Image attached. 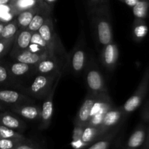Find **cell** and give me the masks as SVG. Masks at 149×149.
Instances as JSON below:
<instances>
[{
	"label": "cell",
	"instance_id": "obj_1",
	"mask_svg": "<svg viewBox=\"0 0 149 149\" xmlns=\"http://www.w3.org/2000/svg\"><path fill=\"white\" fill-rule=\"evenodd\" d=\"M90 17L96 42L98 47L102 48L113 41L109 1L106 0L99 5L90 9Z\"/></svg>",
	"mask_w": 149,
	"mask_h": 149
},
{
	"label": "cell",
	"instance_id": "obj_2",
	"mask_svg": "<svg viewBox=\"0 0 149 149\" xmlns=\"http://www.w3.org/2000/svg\"><path fill=\"white\" fill-rule=\"evenodd\" d=\"M61 71L52 74H36L29 85L23 88V93L30 97L44 100L48 95L52 87L62 75Z\"/></svg>",
	"mask_w": 149,
	"mask_h": 149
},
{
	"label": "cell",
	"instance_id": "obj_3",
	"mask_svg": "<svg viewBox=\"0 0 149 149\" xmlns=\"http://www.w3.org/2000/svg\"><path fill=\"white\" fill-rule=\"evenodd\" d=\"M38 32L46 42L49 55L56 57L61 60L68 59L66 51L61 43L58 33L55 31L52 17H49L45 21L38 30Z\"/></svg>",
	"mask_w": 149,
	"mask_h": 149
},
{
	"label": "cell",
	"instance_id": "obj_4",
	"mask_svg": "<svg viewBox=\"0 0 149 149\" xmlns=\"http://www.w3.org/2000/svg\"><path fill=\"white\" fill-rule=\"evenodd\" d=\"M85 81L88 93L96 97L109 93L104 77L93 58L87 63L85 67Z\"/></svg>",
	"mask_w": 149,
	"mask_h": 149
},
{
	"label": "cell",
	"instance_id": "obj_5",
	"mask_svg": "<svg viewBox=\"0 0 149 149\" xmlns=\"http://www.w3.org/2000/svg\"><path fill=\"white\" fill-rule=\"evenodd\" d=\"M68 64H69L71 72L76 76L82 74L87 65V52H86L85 40H84V31L81 30L79 33L75 47L68 55Z\"/></svg>",
	"mask_w": 149,
	"mask_h": 149
},
{
	"label": "cell",
	"instance_id": "obj_6",
	"mask_svg": "<svg viewBox=\"0 0 149 149\" xmlns=\"http://www.w3.org/2000/svg\"><path fill=\"white\" fill-rule=\"evenodd\" d=\"M149 87V67L146 69L139 85L133 94L122 106L125 118L140 107L146 96Z\"/></svg>",
	"mask_w": 149,
	"mask_h": 149
},
{
	"label": "cell",
	"instance_id": "obj_7",
	"mask_svg": "<svg viewBox=\"0 0 149 149\" xmlns=\"http://www.w3.org/2000/svg\"><path fill=\"white\" fill-rule=\"evenodd\" d=\"M125 119V116L124 115L122 106L116 107L113 106V107L111 108L104 115L101 125L99 127L100 137L114 128L118 125L122 123Z\"/></svg>",
	"mask_w": 149,
	"mask_h": 149
},
{
	"label": "cell",
	"instance_id": "obj_8",
	"mask_svg": "<svg viewBox=\"0 0 149 149\" xmlns=\"http://www.w3.org/2000/svg\"><path fill=\"white\" fill-rule=\"evenodd\" d=\"M60 79H58L52 87L50 93L44 99L42 106H41V115L39 119V128L41 130H45L48 128L52 122V115H53V99L55 90L58 87Z\"/></svg>",
	"mask_w": 149,
	"mask_h": 149
},
{
	"label": "cell",
	"instance_id": "obj_9",
	"mask_svg": "<svg viewBox=\"0 0 149 149\" xmlns=\"http://www.w3.org/2000/svg\"><path fill=\"white\" fill-rule=\"evenodd\" d=\"M119 52L116 43L112 41L101 48L100 60L103 66L109 71H113L116 68L119 59Z\"/></svg>",
	"mask_w": 149,
	"mask_h": 149
},
{
	"label": "cell",
	"instance_id": "obj_10",
	"mask_svg": "<svg viewBox=\"0 0 149 149\" xmlns=\"http://www.w3.org/2000/svg\"><path fill=\"white\" fill-rule=\"evenodd\" d=\"M33 103V99L24 93L13 90H0V103L3 105L13 106Z\"/></svg>",
	"mask_w": 149,
	"mask_h": 149
},
{
	"label": "cell",
	"instance_id": "obj_11",
	"mask_svg": "<svg viewBox=\"0 0 149 149\" xmlns=\"http://www.w3.org/2000/svg\"><path fill=\"white\" fill-rule=\"evenodd\" d=\"M62 63V60L60 58L48 55L35 65L34 74H52L61 71V69L63 68Z\"/></svg>",
	"mask_w": 149,
	"mask_h": 149
},
{
	"label": "cell",
	"instance_id": "obj_12",
	"mask_svg": "<svg viewBox=\"0 0 149 149\" xmlns=\"http://www.w3.org/2000/svg\"><path fill=\"white\" fill-rule=\"evenodd\" d=\"M95 98V95L87 93V96L83 101L80 109H79L77 116L74 119V125H83V126H86L87 125L90 120L92 109H93Z\"/></svg>",
	"mask_w": 149,
	"mask_h": 149
},
{
	"label": "cell",
	"instance_id": "obj_13",
	"mask_svg": "<svg viewBox=\"0 0 149 149\" xmlns=\"http://www.w3.org/2000/svg\"><path fill=\"white\" fill-rule=\"evenodd\" d=\"M11 111L29 121L39 120L41 115V106L33 103H24L11 106Z\"/></svg>",
	"mask_w": 149,
	"mask_h": 149
},
{
	"label": "cell",
	"instance_id": "obj_14",
	"mask_svg": "<svg viewBox=\"0 0 149 149\" xmlns=\"http://www.w3.org/2000/svg\"><path fill=\"white\" fill-rule=\"evenodd\" d=\"M49 55L47 51H33L29 48L20 51L12 56L16 61L35 65L45 58Z\"/></svg>",
	"mask_w": 149,
	"mask_h": 149
},
{
	"label": "cell",
	"instance_id": "obj_15",
	"mask_svg": "<svg viewBox=\"0 0 149 149\" xmlns=\"http://www.w3.org/2000/svg\"><path fill=\"white\" fill-rule=\"evenodd\" d=\"M32 34L33 32L28 29H18L13 41L10 55L13 56L20 51L28 49L30 46Z\"/></svg>",
	"mask_w": 149,
	"mask_h": 149
},
{
	"label": "cell",
	"instance_id": "obj_16",
	"mask_svg": "<svg viewBox=\"0 0 149 149\" xmlns=\"http://www.w3.org/2000/svg\"><path fill=\"white\" fill-rule=\"evenodd\" d=\"M51 13H52V10L45 4H42L39 7V10L36 12L35 15L33 16L30 24L28 26V30L32 32L38 31V30L45 23V21L49 17H52Z\"/></svg>",
	"mask_w": 149,
	"mask_h": 149
},
{
	"label": "cell",
	"instance_id": "obj_17",
	"mask_svg": "<svg viewBox=\"0 0 149 149\" xmlns=\"http://www.w3.org/2000/svg\"><path fill=\"white\" fill-rule=\"evenodd\" d=\"M122 123L119 124L117 126L115 127L110 131L106 132L101 137L97 138L95 142H93L91 145L88 146L87 148L89 149H107L111 146L112 143H113V141L115 139L116 134L120 130L121 127H122Z\"/></svg>",
	"mask_w": 149,
	"mask_h": 149
},
{
	"label": "cell",
	"instance_id": "obj_18",
	"mask_svg": "<svg viewBox=\"0 0 149 149\" xmlns=\"http://www.w3.org/2000/svg\"><path fill=\"white\" fill-rule=\"evenodd\" d=\"M0 125L18 132H23L26 128V123L10 112L0 113Z\"/></svg>",
	"mask_w": 149,
	"mask_h": 149
},
{
	"label": "cell",
	"instance_id": "obj_19",
	"mask_svg": "<svg viewBox=\"0 0 149 149\" xmlns=\"http://www.w3.org/2000/svg\"><path fill=\"white\" fill-rule=\"evenodd\" d=\"M147 129L143 124L138 125L135 130L128 141L125 143L124 148L127 149H135L140 148L144 143L146 137Z\"/></svg>",
	"mask_w": 149,
	"mask_h": 149
},
{
	"label": "cell",
	"instance_id": "obj_20",
	"mask_svg": "<svg viewBox=\"0 0 149 149\" xmlns=\"http://www.w3.org/2000/svg\"><path fill=\"white\" fill-rule=\"evenodd\" d=\"M7 68L12 77L15 79L26 77L29 74H34L35 65L15 61L9 64Z\"/></svg>",
	"mask_w": 149,
	"mask_h": 149
},
{
	"label": "cell",
	"instance_id": "obj_21",
	"mask_svg": "<svg viewBox=\"0 0 149 149\" xmlns=\"http://www.w3.org/2000/svg\"><path fill=\"white\" fill-rule=\"evenodd\" d=\"M44 4L41 0H13L10 2L13 15H17L24 10L35 8Z\"/></svg>",
	"mask_w": 149,
	"mask_h": 149
},
{
	"label": "cell",
	"instance_id": "obj_22",
	"mask_svg": "<svg viewBox=\"0 0 149 149\" xmlns=\"http://www.w3.org/2000/svg\"><path fill=\"white\" fill-rule=\"evenodd\" d=\"M99 137H100V130L98 127H94L88 125H86L84 128L81 138L84 148L91 145Z\"/></svg>",
	"mask_w": 149,
	"mask_h": 149
},
{
	"label": "cell",
	"instance_id": "obj_23",
	"mask_svg": "<svg viewBox=\"0 0 149 149\" xmlns=\"http://www.w3.org/2000/svg\"><path fill=\"white\" fill-rule=\"evenodd\" d=\"M39 7L24 10V11L20 12L16 15L15 20L17 21L19 29H27L28 26L30 24L33 16L35 15L36 12L39 10Z\"/></svg>",
	"mask_w": 149,
	"mask_h": 149
},
{
	"label": "cell",
	"instance_id": "obj_24",
	"mask_svg": "<svg viewBox=\"0 0 149 149\" xmlns=\"http://www.w3.org/2000/svg\"><path fill=\"white\" fill-rule=\"evenodd\" d=\"M148 31V26L144 19L135 18L132 25V36L136 42H141L147 35Z\"/></svg>",
	"mask_w": 149,
	"mask_h": 149
},
{
	"label": "cell",
	"instance_id": "obj_25",
	"mask_svg": "<svg viewBox=\"0 0 149 149\" xmlns=\"http://www.w3.org/2000/svg\"><path fill=\"white\" fill-rule=\"evenodd\" d=\"M18 29L19 28L15 18L12 20L11 21L6 23L0 33V40L14 38Z\"/></svg>",
	"mask_w": 149,
	"mask_h": 149
},
{
	"label": "cell",
	"instance_id": "obj_26",
	"mask_svg": "<svg viewBox=\"0 0 149 149\" xmlns=\"http://www.w3.org/2000/svg\"><path fill=\"white\" fill-rule=\"evenodd\" d=\"M149 10L148 0H139L132 7V13L135 18L145 19L148 16Z\"/></svg>",
	"mask_w": 149,
	"mask_h": 149
},
{
	"label": "cell",
	"instance_id": "obj_27",
	"mask_svg": "<svg viewBox=\"0 0 149 149\" xmlns=\"http://www.w3.org/2000/svg\"><path fill=\"white\" fill-rule=\"evenodd\" d=\"M4 138H10V139H17L23 141V140L28 139L20 132L11 129V128L7 127L5 126L0 125V139H4Z\"/></svg>",
	"mask_w": 149,
	"mask_h": 149
},
{
	"label": "cell",
	"instance_id": "obj_28",
	"mask_svg": "<svg viewBox=\"0 0 149 149\" xmlns=\"http://www.w3.org/2000/svg\"><path fill=\"white\" fill-rule=\"evenodd\" d=\"M85 126L83 125H74V130H73L72 135V143L71 146L73 148H84L82 142H81V135H82L83 130Z\"/></svg>",
	"mask_w": 149,
	"mask_h": 149
},
{
	"label": "cell",
	"instance_id": "obj_29",
	"mask_svg": "<svg viewBox=\"0 0 149 149\" xmlns=\"http://www.w3.org/2000/svg\"><path fill=\"white\" fill-rule=\"evenodd\" d=\"M30 45H34V46L37 47L41 50L47 51L49 52L46 42L42 39V37L41 36V35L39 34L38 31L33 32L31 39Z\"/></svg>",
	"mask_w": 149,
	"mask_h": 149
},
{
	"label": "cell",
	"instance_id": "obj_30",
	"mask_svg": "<svg viewBox=\"0 0 149 149\" xmlns=\"http://www.w3.org/2000/svg\"><path fill=\"white\" fill-rule=\"evenodd\" d=\"M14 79L10 74L7 66L0 64V84H6L11 82Z\"/></svg>",
	"mask_w": 149,
	"mask_h": 149
},
{
	"label": "cell",
	"instance_id": "obj_31",
	"mask_svg": "<svg viewBox=\"0 0 149 149\" xmlns=\"http://www.w3.org/2000/svg\"><path fill=\"white\" fill-rule=\"evenodd\" d=\"M20 141H22L10 138L0 139V149H15Z\"/></svg>",
	"mask_w": 149,
	"mask_h": 149
},
{
	"label": "cell",
	"instance_id": "obj_32",
	"mask_svg": "<svg viewBox=\"0 0 149 149\" xmlns=\"http://www.w3.org/2000/svg\"><path fill=\"white\" fill-rule=\"evenodd\" d=\"M42 148L40 144L28 138L20 141L15 149H40Z\"/></svg>",
	"mask_w": 149,
	"mask_h": 149
},
{
	"label": "cell",
	"instance_id": "obj_33",
	"mask_svg": "<svg viewBox=\"0 0 149 149\" xmlns=\"http://www.w3.org/2000/svg\"><path fill=\"white\" fill-rule=\"evenodd\" d=\"M14 38L0 40V58L5 55L13 46Z\"/></svg>",
	"mask_w": 149,
	"mask_h": 149
},
{
	"label": "cell",
	"instance_id": "obj_34",
	"mask_svg": "<svg viewBox=\"0 0 149 149\" xmlns=\"http://www.w3.org/2000/svg\"><path fill=\"white\" fill-rule=\"evenodd\" d=\"M141 118L144 122H149V100L143 108L141 111Z\"/></svg>",
	"mask_w": 149,
	"mask_h": 149
},
{
	"label": "cell",
	"instance_id": "obj_35",
	"mask_svg": "<svg viewBox=\"0 0 149 149\" xmlns=\"http://www.w3.org/2000/svg\"><path fill=\"white\" fill-rule=\"evenodd\" d=\"M105 1H106V0H88V4L90 9H92L93 7H96V6L99 5V4H101L102 2Z\"/></svg>",
	"mask_w": 149,
	"mask_h": 149
},
{
	"label": "cell",
	"instance_id": "obj_36",
	"mask_svg": "<svg viewBox=\"0 0 149 149\" xmlns=\"http://www.w3.org/2000/svg\"><path fill=\"white\" fill-rule=\"evenodd\" d=\"M143 149H149V127L146 132V140L144 143L141 146Z\"/></svg>",
	"mask_w": 149,
	"mask_h": 149
},
{
	"label": "cell",
	"instance_id": "obj_37",
	"mask_svg": "<svg viewBox=\"0 0 149 149\" xmlns=\"http://www.w3.org/2000/svg\"><path fill=\"white\" fill-rule=\"evenodd\" d=\"M119 1H122V2H124L125 4H126L127 5L130 6V7H132L138 1H139V0H119Z\"/></svg>",
	"mask_w": 149,
	"mask_h": 149
},
{
	"label": "cell",
	"instance_id": "obj_38",
	"mask_svg": "<svg viewBox=\"0 0 149 149\" xmlns=\"http://www.w3.org/2000/svg\"><path fill=\"white\" fill-rule=\"evenodd\" d=\"M42 1H43L44 4H46L48 7H49V8L52 10L54 4H55V2L57 1V0H42Z\"/></svg>",
	"mask_w": 149,
	"mask_h": 149
},
{
	"label": "cell",
	"instance_id": "obj_39",
	"mask_svg": "<svg viewBox=\"0 0 149 149\" xmlns=\"http://www.w3.org/2000/svg\"><path fill=\"white\" fill-rule=\"evenodd\" d=\"M12 0H0V4H10Z\"/></svg>",
	"mask_w": 149,
	"mask_h": 149
},
{
	"label": "cell",
	"instance_id": "obj_40",
	"mask_svg": "<svg viewBox=\"0 0 149 149\" xmlns=\"http://www.w3.org/2000/svg\"><path fill=\"white\" fill-rule=\"evenodd\" d=\"M6 23H4V22H0V33H1V31H2L3 28H4V25H5Z\"/></svg>",
	"mask_w": 149,
	"mask_h": 149
},
{
	"label": "cell",
	"instance_id": "obj_41",
	"mask_svg": "<svg viewBox=\"0 0 149 149\" xmlns=\"http://www.w3.org/2000/svg\"><path fill=\"white\" fill-rule=\"evenodd\" d=\"M5 108V106H4V105L1 104V103H0V110H3V109Z\"/></svg>",
	"mask_w": 149,
	"mask_h": 149
},
{
	"label": "cell",
	"instance_id": "obj_42",
	"mask_svg": "<svg viewBox=\"0 0 149 149\" xmlns=\"http://www.w3.org/2000/svg\"><path fill=\"white\" fill-rule=\"evenodd\" d=\"M41 1H42V0H41Z\"/></svg>",
	"mask_w": 149,
	"mask_h": 149
},
{
	"label": "cell",
	"instance_id": "obj_43",
	"mask_svg": "<svg viewBox=\"0 0 149 149\" xmlns=\"http://www.w3.org/2000/svg\"><path fill=\"white\" fill-rule=\"evenodd\" d=\"M0 22H1V20H0Z\"/></svg>",
	"mask_w": 149,
	"mask_h": 149
},
{
	"label": "cell",
	"instance_id": "obj_44",
	"mask_svg": "<svg viewBox=\"0 0 149 149\" xmlns=\"http://www.w3.org/2000/svg\"><path fill=\"white\" fill-rule=\"evenodd\" d=\"M12 1H13V0H12Z\"/></svg>",
	"mask_w": 149,
	"mask_h": 149
}]
</instances>
